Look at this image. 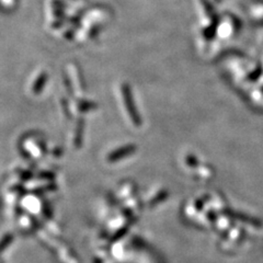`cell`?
<instances>
[{"instance_id": "obj_2", "label": "cell", "mask_w": 263, "mask_h": 263, "mask_svg": "<svg viewBox=\"0 0 263 263\" xmlns=\"http://www.w3.org/2000/svg\"><path fill=\"white\" fill-rule=\"evenodd\" d=\"M136 149H137L136 145H133V144L123 146V147L119 148L118 151H115L109 155V161H119L123 158L127 157V156L134 154L136 152Z\"/></svg>"}, {"instance_id": "obj_1", "label": "cell", "mask_w": 263, "mask_h": 263, "mask_svg": "<svg viewBox=\"0 0 263 263\" xmlns=\"http://www.w3.org/2000/svg\"><path fill=\"white\" fill-rule=\"evenodd\" d=\"M122 95H123V99H124L125 106H126V110L128 112L129 118L132 119V121H133V123L136 126H141L142 119H141V117H139L138 111L135 106L133 93H132L130 88L127 84L122 85Z\"/></svg>"}]
</instances>
